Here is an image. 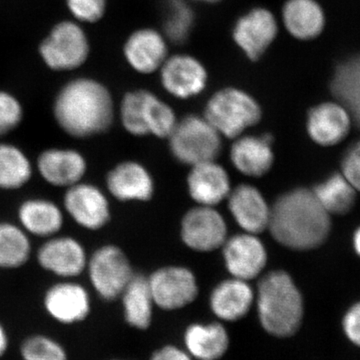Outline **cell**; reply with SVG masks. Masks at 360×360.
I'll list each match as a JSON object with an SVG mask.
<instances>
[{
  "label": "cell",
  "instance_id": "cell-37",
  "mask_svg": "<svg viewBox=\"0 0 360 360\" xmlns=\"http://www.w3.org/2000/svg\"><path fill=\"white\" fill-rule=\"evenodd\" d=\"M66 4L77 20L94 23L105 14L108 0H66Z\"/></svg>",
  "mask_w": 360,
  "mask_h": 360
},
{
  "label": "cell",
  "instance_id": "cell-25",
  "mask_svg": "<svg viewBox=\"0 0 360 360\" xmlns=\"http://www.w3.org/2000/svg\"><path fill=\"white\" fill-rule=\"evenodd\" d=\"M286 32L297 40H312L323 32L326 15L316 0H286L281 9Z\"/></svg>",
  "mask_w": 360,
  "mask_h": 360
},
{
  "label": "cell",
  "instance_id": "cell-42",
  "mask_svg": "<svg viewBox=\"0 0 360 360\" xmlns=\"http://www.w3.org/2000/svg\"><path fill=\"white\" fill-rule=\"evenodd\" d=\"M354 250L360 257V227L355 231L354 236Z\"/></svg>",
  "mask_w": 360,
  "mask_h": 360
},
{
  "label": "cell",
  "instance_id": "cell-39",
  "mask_svg": "<svg viewBox=\"0 0 360 360\" xmlns=\"http://www.w3.org/2000/svg\"><path fill=\"white\" fill-rule=\"evenodd\" d=\"M342 326L348 340L360 347V302L355 303L347 310Z\"/></svg>",
  "mask_w": 360,
  "mask_h": 360
},
{
  "label": "cell",
  "instance_id": "cell-22",
  "mask_svg": "<svg viewBox=\"0 0 360 360\" xmlns=\"http://www.w3.org/2000/svg\"><path fill=\"white\" fill-rule=\"evenodd\" d=\"M231 149L234 167L248 176L259 177L269 172L274 163L271 135H245L236 139Z\"/></svg>",
  "mask_w": 360,
  "mask_h": 360
},
{
  "label": "cell",
  "instance_id": "cell-18",
  "mask_svg": "<svg viewBox=\"0 0 360 360\" xmlns=\"http://www.w3.org/2000/svg\"><path fill=\"white\" fill-rule=\"evenodd\" d=\"M352 127V117L345 106L336 103H323L314 106L307 115V129L310 139L319 146H331L347 137Z\"/></svg>",
  "mask_w": 360,
  "mask_h": 360
},
{
  "label": "cell",
  "instance_id": "cell-13",
  "mask_svg": "<svg viewBox=\"0 0 360 360\" xmlns=\"http://www.w3.org/2000/svg\"><path fill=\"white\" fill-rule=\"evenodd\" d=\"M44 307L54 321L63 326H72L89 317L91 298L82 283L72 279H63L45 291Z\"/></svg>",
  "mask_w": 360,
  "mask_h": 360
},
{
  "label": "cell",
  "instance_id": "cell-31",
  "mask_svg": "<svg viewBox=\"0 0 360 360\" xmlns=\"http://www.w3.org/2000/svg\"><path fill=\"white\" fill-rule=\"evenodd\" d=\"M312 191L329 214H347L354 207L356 191L343 174L331 175Z\"/></svg>",
  "mask_w": 360,
  "mask_h": 360
},
{
  "label": "cell",
  "instance_id": "cell-28",
  "mask_svg": "<svg viewBox=\"0 0 360 360\" xmlns=\"http://www.w3.org/2000/svg\"><path fill=\"white\" fill-rule=\"evenodd\" d=\"M330 89L360 127V54L338 65L331 78Z\"/></svg>",
  "mask_w": 360,
  "mask_h": 360
},
{
  "label": "cell",
  "instance_id": "cell-2",
  "mask_svg": "<svg viewBox=\"0 0 360 360\" xmlns=\"http://www.w3.org/2000/svg\"><path fill=\"white\" fill-rule=\"evenodd\" d=\"M53 115L70 137L86 139L103 134L115 122V103L110 90L90 78L68 82L56 97Z\"/></svg>",
  "mask_w": 360,
  "mask_h": 360
},
{
  "label": "cell",
  "instance_id": "cell-8",
  "mask_svg": "<svg viewBox=\"0 0 360 360\" xmlns=\"http://www.w3.org/2000/svg\"><path fill=\"white\" fill-rule=\"evenodd\" d=\"M279 32L276 16L266 7L257 6L239 16L232 27V39L251 61H258L274 44Z\"/></svg>",
  "mask_w": 360,
  "mask_h": 360
},
{
  "label": "cell",
  "instance_id": "cell-3",
  "mask_svg": "<svg viewBox=\"0 0 360 360\" xmlns=\"http://www.w3.org/2000/svg\"><path fill=\"white\" fill-rule=\"evenodd\" d=\"M255 300L260 326L269 335L288 338L300 330L304 303L290 274L283 270L265 274L258 284Z\"/></svg>",
  "mask_w": 360,
  "mask_h": 360
},
{
  "label": "cell",
  "instance_id": "cell-36",
  "mask_svg": "<svg viewBox=\"0 0 360 360\" xmlns=\"http://www.w3.org/2000/svg\"><path fill=\"white\" fill-rule=\"evenodd\" d=\"M22 118V106L18 98L8 92L0 91V137L18 129Z\"/></svg>",
  "mask_w": 360,
  "mask_h": 360
},
{
  "label": "cell",
  "instance_id": "cell-21",
  "mask_svg": "<svg viewBox=\"0 0 360 360\" xmlns=\"http://www.w3.org/2000/svg\"><path fill=\"white\" fill-rule=\"evenodd\" d=\"M189 194L200 205H219L231 193V181L224 167L213 161L193 165L187 179Z\"/></svg>",
  "mask_w": 360,
  "mask_h": 360
},
{
  "label": "cell",
  "instance_id": "cell-16",
  "mask_svg": "<svg viewBox=\"0 0 360 360\" xmlns=\"http://www.w3.org/2000/svg\"><path fill=\"white\" fill-rule=\"evenodd\" d=\"M123 56L130 68L141 75L160 71L168 58V41L155 28L143 27L129 35L123 46Z\"/></svg>",
  "mask_w": 360,
  "mask_h": 360
},
{
  "label": "cell",
  "instance_id": "cell-23",
  "mask_svg": "<svg viewBox=\"0 0 360 360\" xmlns=\"http://www.w3.org/2000/svg\"><path fill=\"white\" fill-rule=\"evenodd\" d=\"M255 300V292L248 281L233 277L213 290L210 304L213 314L220 321L234 322L250 312Z\"/></svg>",
  "mask_w": 360,
  "mask_h": 360
},
{
  "label": "cell",
  "instance_id": "cell-4",
  "mask_svg": "<svg viewBox=\"0 0 360 360\" xmlns=\"http://www.w3.org/2000/svg\"><path fill=\"white\" fill-rule=\"evenodd\" d=\"M203 116L221 136L238 139L246 129L260 122L262 110L250 92L229 86L217 90L210 96Z\"/></svg>",
  "mask_w": 360,
  "mask_h": 360
},
{
  "label": "cell",
  "instance_id": "cell-20",
  "mask_svg": "<svg viewBox=\"0 0 360 360\" xmlns=\"http://www.w3.org/2000/svg\"><path fill=\"white\" fill-rule=\"evenodd\" d=\"M106 187L120 201H146L153 194L150 174L135 161H123L106 175Z\"/></svg>",
  "mask_w": 360,
  "mask_h": 360
},
{
  "label": "cell",
  "instance_id": "cell-41",
  "mask_svg": "<svg viewBox=\"0 0 360 360\" xmlns=\"http://www.w3.org/2000/svg\"><path fill=\"white\" fill-rule=\"evenodd\" d=\"M9 348V336L6 328L0 322V359L6 354Z\"/></svg>",
  "mask_w": 360,
  "mask_h": 360
},
{
  "label": "cell",
  "instance_id": "cell-29",
  "mask_svg": "<svg viewBox=\"0 0 360 360\" xmlns=\"http://www.w3.org/2000/svg\"><path fill=\"white\" fill-rule=\"evenodd\" d=\"M32 161L22 149L13 143L0 142V189L18 191L32 179Z\"/></svg>",
  "mask_w": 360,
  "mask_h": 360
},
{
  "label": "cell",
  "instance_id": "cell-43",
  "mask_svg": "<svg viewBox=\"0 0 360 360\" xmlns=\"http://www.w3.org/2000/svg\"><path fill=\"white\" fill-rule=\"evenodd\" d=\"M191 1L201 2V4H219L221 0H191Z\"/></svg>",
  "mask_w": 360,
  "mask_h": 360
},
{
  "label": "cell",
  "instance_id": "cell-6",
  "mask_svg": "<svg viewBox=\"0 0 360 360\" xmlns=\"http://www.w3.org/2000/svg\"><path fill=\"white\" fill-rule=\"evenodd\" d=\"M86 270L92 288L106 302L120 298L134 274L127 255L113 245L94 250L89 257Z\"/></svg>",
  "mask_w": 360,
  "mask_h": 360
},
{
  "label": "cell",
  "instance_id": "cell-9",
  "mask_svg": "<svg viewBox=\"0 0 360 360\" xmlns=\"http://www.w3.org/2000/svg\"><path fill=\"white\" fill-rule=\"evenodd\" d=\"M160 75L163 89L175 98L188 99L200 96L208 84L205 65L191 54L168 56L160 68Z\"/></svg>",
  "mask_w": 360,
  "mask_h": 360
},
{
  "label": "cell",
  "instance_id": "cell-17",
  "mask_svg": "<svg viewBox=\"0 0 360 360\" xmlns=\"http://www.w3.org/2000/svg\"><path fill=\"white\" fill-rule=\"evenodd\" d=\"M224 257L231 276L241 281L255 278L266 264L267 253L257 234H238L225 240Z\"/></svg>",
  "mask_w": 360,
  "mask_h": 360
},
{
  "label": "cell",
  "instance_id": "cell-40",
  "mask_svg": "<svg viewBox=\"0 0 360 360\" xmlns=\"http://www.w3.org/2000/svg\"><path fill=\"white\" fill-rule=\"evenodd\" d=\"M149 360H193L186 349L168 345L155 350Z\"/></svg>",
  "mask_w": 360,
  "mask_h": 360
},
{
  "label": "cell",
  "instance_id": "cell-5",
  "mask_svg": "<svg viewBox=\"0 0 360 360\" xmlns=\"http://www.w3.org/2000/svg\"><path fill=\"white\" fill-rule=\"evenodd\" d=\"M168 139L175 158L191 167L217 160L221 151V135L205 116L187 115L177 120Z\"/></svg>",
  "mask_w": 360,
  "mask_h": 360
},
{
  "label": "cell",
  "instance_id": "cell-11",
  "mask_svg": "<svg viewBox=\"0 0 360 360\" xmlns=\"http://www.w3.org/2000/svg\"><path fill=\"white\" fill-rule=\"evenodd\" d=\"M37 260L49 274L61 279H73L86 270L89 255L78 239L58 234L39 246Z\"/></svg>",
  "mask_w": 360,
  "mask_h": 360
},
{
  "label": "cell",
  "instance_id": "cell-24",
  "mask_svg": "<svg viewBox=\"0 0 360 360\" xmlns=\"http://www.w3.org/2000/svg\"><path fill=\"white\" fill-rule=\"evenodd\" d=\"M18 217L20 226L28 234L41 238L58 236L65 224V213L60 206L46 198L22 201L18 207Z\"/></svg>",
  "mask_w": 360,
  "mask_h": 360
},
{
  "label": "cell",
  "instance_id": "cell-15",
  "mask_svg": "<svg viewBox=\"0 0 360 360\" xmlns=\"http://www.w3.org/2000/svg\"><path fill=\"white\" fill-rule=\"evenodd\" d=\"M37 169L49 186L68 188L82 181L87 172V161L77 149L51 148L37 156Z\"/></svg>",
  "mask_w": 360,
  "mask_h": 360
},
{
  "label": "cell",
  "instance_id": "cell-12",
  "mask_svg": "<svg viewBox=\"0 0 360 360\" xmlns=\"http://www.w3.org/2000/svg\"><path fill=\"white\" fill-rule=\"evenodd\" d=\"M153 302L161 309H184L195 300L198 286L191 270L180 266L158 269L148 278Z\"/></svg>",
  "mask_w": 360,
  "mask_h": 360
},
{
  "label": "cell",
  "instance_id": "cell-38",
  "mask_svg": "<svg viewBox=\"0 0 360 360\" xmlns=\"http://www.w3.org/2000/svg\"><path fill=\"white\" fill-rule=\"evenodd\" d=\"M341 168L345 179L354 187L355 191H360V141L347 149L343 156Z\"/></svg>",
  "mask_w": 360,
  "mask_h": 360
},
{
  "label": "cell",
  "instance_id": "cell-35",
  "mask_svg": "<svg viewBox=\"0 0 360 360\" xmlns=\"http://www.w3.org/2000/svg\"><path fill=\"white\" fill-rule=\"evenodd\" d=\"M20 356L22 360H68L65 347L45 335L26 338L20 345Z\"/></svg>",
  "mask_w": 360,
  "mask_h": 360
},
{
  "label": "cell",
  "instance_id": "cell-10",
  "mask_svg": "<svg viewBox=\"0 0 360 360\" xmlns=\"http://www.w3.org/2000/svg\"><path fill=\"white\" fill-rule=\"evenodd\" d=\"M63 208L71 219L86 231L103 229L110 219L108 198L98 186L80 181L66 188Z\"/></svg>",
  "mask_w": 360,
  "mask_h": 360
},
{
  "label": "cell",
  "instance_id": "cell-14",
  "mask_svg": "<svg viewBox=\"0 0 360 360\" xmlns=\"http://www.w3.org/2000/svg\"><path fill=\"white\" fill-rule=\"evenodd\" d=\"M227 227L224 217L212 206L189 210L181 222V238L191 250L212 251L224 245Z\"/></svg>",
  "mask_w": 360,
  "mask_h": 360
},
{
  "label": "cell",
  "instance_id": "cell-44",
  "mask_svg": "<svg viewBox=\"0 0 360 360\" xmlns=\"http://www.w3.org/2000/svg\"><path fill=\"white\" fill-rule=\"evenodd\" d=\"M111 360H123V359H111Z\"/></svg>",
  "mask_w": 360,
  "mask_h": 360
},
{
  "label": "cell",
  "instance_id": "cell-26",
  "mask_svg": "<svg viewBox=\"0 0 360 360\" xmlns=\"http://www.w3.org/2000/svg\"><path fill=\"white\" fill-rule=\"evenodd\" d=\"M184 342L193 359L219 360L229 352L231 338L219 322L193 323L184 331Z\"/></svg>",
  "mask_w": 360,
  "mask_h": 360
},
{
  "label": "cell",
  "instance_id": "cell-19",
  "mask_svg": "<svg viewBox=\"0 0 360 360\" xmlns=\"http://www.w3.org/2000/svg\"><path fill=\"white\" fill-rule=\"evenodd\" d=\"M227 198L232 217L243 231L257 234L267 229L270 207L257 188L241 184L231 191Z\"/></svg>",
  "mask_w": 360,
  "mask_h": 360
},
{
  "label": "cell",
  "instance_id": "cell-34",
  "mask_svg": "<svg viewBox=\"0 0 360 360\" xmlns=\"http://www.w3.org/2000/svg\"><path fill=\"white\" fill-rule=\"evenodd\" d=\"M148 91L146 89H137L127 92L120 105V120L123 127L134 136L148 135L143 116Z\"/></svg>",
  "mask_w": 360,
  "mask_h": 360
},
{
  "label": "cell",
  "instance_id": "cell-27",
  "mask_svg": "<svg viewBox=\"0 0 360 360\" xmlns=\"http://www.w3.org/2000/svg\"><path fill=\"white\" fill-rule=\"evenodd\" d=\"M123 315L131 328L146 330L153 321V302L148 278L134 274L122 295Z\"/></svg>",
  "mask_w": 360,
  "mask_h": 360
},
{
  "label": "cell",
  "instance_id": "cell-30",
  "mask_svg": "<svg viewBox=\"0 0 360 360\" xmlns=\"http://www.w3.org/2000/svg\"><path fill=\"white\" fill-rule=\"evenodd\" d=\"M32 243L27 232L13 222H0V269H18L32 257Z\"/></svg>",
  "mask_w": 360,
  "mask_h": 360
},
{
  "label": "cell",
  "instance_id": "cell-1",
  "mask_svg": "<svg viewBox=\"0 0 360 360\" xmlns=\"http://www.w3.org/2000/svg\"><path fill=\"white\" fill-rule=\"evenodd\" d=\"M277 243L295 250L319 248L328 238L330 214L314 191L296 188L281 195L270 208L269 227Z\"/></svg>",
  "mask_w": 360,
  "mask_h": 360
},
{
  "label": "cell",
  "instance_id": "cell-32",
  "mask_svg": "<svg viewBox=\"0 0 360 360\" xmlns=\"http://www.w3.org/2000/svg\"><path fill=\"white\" fill-rule=\"evenodd\" d=\"M162 32L168 42L184 44L193 32L195 14L188 0H165Z\"/></svg>",
  "mask_w": 360,
  "mask_h": 360
},
{
  "label": "cell",
  "instance_id": "cell-7",
  "mask_svg": "<svg viewBox=\"0 0 360 360\" xmlns=\"http://www.w3.org/2000/svg\"><path fill=\"white\" fill-rule=\"evenodd\" d=\"M40 56L52 70H73L80 68L89 56V42L77 23H58L39 46Z\"/></svg>",
  "mask_w": 360,
  "mask_h": 360
},
{
  "label": "cell",
  "instance_id": "cell-33",
  "mask_svg": "<svg viewBox=\"0 0 360 360\" xmlns=\"http://www.w3.org/2000/svg\"><path fill=\"white\" fill-rule=\"evenodd\" d=\"M144 105V122L148 135L168 139L177 122L174 110L149 90Z\"/></svg>",
  "mask_w": 360,
  "mask_h": 360
}]
</instances>
